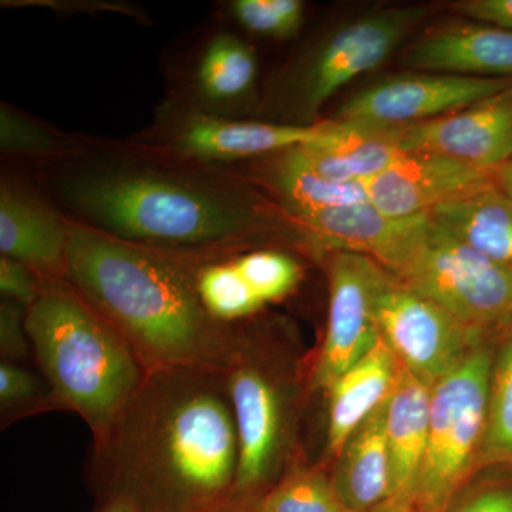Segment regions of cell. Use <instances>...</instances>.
<instances>
[{"mask_svg": "<svg viewBox=\"0 0 512 512\" xmlns=\"http://www.w3.org/2000/svg\"><path fill=\"white\" fill-rule=\"evenodd\" d=\"M238 457L225 372L171 367L147 372L89 466L140 512H234Z\"/></svg>", "mask_w": 512, "mask_h": 512, "instance_id": "obj_1", "label": "cell"}, {"mask_svg": "<svg viewBox=\"0 0 512 512\" xmlns=\"http://www.w3.org/2000/svg\"><path fill=\"white\" fill-rule=\"evenodd\" d=\"M56 165L53 190L73 221L141 247L218 256L279 228L302 237L281 205L224 167L171 163L124 144Z\"/></svg>", "mask_w": 512, "mask_h": 512, "instance_id": "obj_2", "label": "cell"}, {"mask_svg": "<svg viewBox=\"0 0 512 512\" xmlns=\"http://www.w3.org/2000/svg\"><path fill=\"white\" fill-rule=\"evenodd\" d=\"M202 256L141 247L72 220L67 282L119 330L147 372H225L239 323L215 319L202 303L195 285Z\"/></svg>", "mask_w": 512, "mask_h": 512, "instance_id": "obj_3", "label": "cell"}, {"mask_svg": "<svg viewBox=\"0 0 512 512\" xmlns=\"http://www.w3.org/2000/svg\"><path fill=\"white\" fill-rule=\"evenodd\" d=\"M40 372L60 410L76 413L93 439L109 429L147 375L119 330L67 281H45L26 312Z\"/></svg>", "mask_w": 512, "mask_h": 512, "instance_id": "obj_4", "label": "cell"}, {"mask_svg": "<svg viewBox=\"0 0 512 512\" xmlns=\"http://www.w3.org/2000/svg\"><path fill=\"white\" fill-rule=\"evenodd\" d=\"M427 12L420 6L377 10L319 40L279 83L276 107L284 117L282 123L315 124L322 107L357 77L379 67Z\"/></svg>", "mask_w": 512, "mask_h": 512, "instance_id": "obj_5", "label": "cell"}, {"mask_svg": "<svg viewBox=\"0 0 512 512\" xmlns=\"http://www.w3.org/2000/svg\"><path fill=\"white\" fill-rule=\"evenodd\" d=\"M342 128L338 120L302 126L227 119L201 113L174 99L161 107L146 133L124 146L171 163L224 167L323 143L338 136Z\"/></svg>", "mask_w": 512, "mask_h": 512, "instance_id": "obj_6", "label": "cell"}, {"mask_svg": "<svg viewBox=\"0 0 512 512\" xmlns=\"http://www.w3.org/2000/svg\"><path fill=\"white\" fill-rule=\"evenodd\" d=\"M389 272L474 332L512 325V269L458 241L430 215Z\"/></svg>", "mask_w": 512, "mask_h": 512, "instance_id": "obj_7", "label": "cell"}, {"mask_svg": "<svg viewBox=\"0 0 512 512\" xmlns=\"http://www.w3.org/2000/svg\"><path fill=\"white\" fill-rule=\"evenodd\" d=\"M494 353L477 345L431 386L429 446L416 491L423 512H444L483 446Z\"/></svg>", "mask_w": 512, "mask_h": 512, "instance_id": "obj_8", "label": "cell"}, {"mask_svg": "<svg viewBox=\"0 0 512 512\" xmlns=\"http://www.w3.org/2000/svg\"><path fill=\"white\" fill-rule=\"evenodd\" d=\"M241 323L237 350L225 370V380L238 434L235 505L238 510L252 511L259 494L268 493L269 481L281 466L288 439V409L284 387L258 362Z\"/></svg>", "mask_w": 512, "mask_h": 512, "instance_id": "obj_9", "label": "cell"}, {"mask_svg": "<svg viewBox=\"0 0 512 512\" xmlns=\"http://www.w3.org/2000/svg\"><path fill=\"white\" fill-rule=\"evenodd\" d=\"M380 338L397 362L433 386L463 362L481 333L386 271L375 298Z\"/></svg>", "mask_w": 512, "mask_h": 512, "instance_id": "obj_10", "label": "cell"}, {"mask_svg": "<svg viewBox=\"0 0 512 512\" xmlns=\"http://www.w3.org/2000/svg\"><path fill=\"white\" fill-rule=\"evenodd\" d=\"M512 79H477L453 74H400L370 84L342 104L338 121L355 126H413L456 113L511 89Z\"/></svg>", "mask_w": 512, "mask_h": 512, "instance_id": "obj_11", "label": "cell"}, {"mask_svg": "<svg viewBox=\"0 0 512 512\" xmlns=\"http://www.w3.org/2000/svg\"><path fill=\"white\" fill-rule=\"evenodd\" d=\"M386 269L369 256L336 251L329 266V315L313 384L328 392L380 342L375 298Z\"/></svg>", "mask_w": 512, "mask_h": 512, "instance_id": "obj_12", "label": "cell"}, {"mask_svg": "<svg viewBox=\"0 0 512 512\" xmlns=\"http://www.w3.org/2000/svg\"><path fill=\"white\" fill-rule=\"evenodd\" d=\"M406 154H431L497 171L512 158V87L437 119L396 127Z\"/></svg>", "mask_w": 512, "mask_h": 512, "instance_id": "obj_13", "label": "cell"}, {"mask_svg": "<svg viewBox=\"0 0 512 512\" xmlns=\"http://www.w3.org/2000/svg\"><path fill=\"white\" fill-rule=\"evenodd\" d=\"M72 220L16 175L0 181V255L43 281H67Z\"/></svg>", "mask_w": 512, "mask_h": 512, "instance_id": "obj_14", "label": "cell"}, {"mask_svg": "<svg viewBox=\"0 0 512 512\" xmlns=\"http://www.w3.org/2000/svg\"><path fill=\"white\" fill-rule=\"evenodd\" d=\"M494 181L495 171L431 154H404L366 185L377 210L403 218L429 214L444 202Z\"/></svg>", "mask_w": 512, "mask_h": 512, "instance_id": "obj_15", "label": "cell"}, {"mask_svg": "<svg viewBox=\"0 0 512 512\" xmlns=\"http://www.w3.org/2000/svg\"><path fill=\"white\" fill-rule=\"evenodd\" d=\"M291 218L308 244L369 256L389 271L419 237L429 214L390 217L369 201Z\"/></svg>", "mask_w": 512, "mask_h": 512, "instance_id": "obj_16", "label": "cell"}, {"mask_svg": "<svg viewBox=\"0 0 512 512\" xmlns=\"http://www.w3.org/2000/svg\"><path fill=\"white\" fill-rule=\"evenodd\" d=\"M258 59L252 46L232 32L204 40L188 74L187 97L177 99L210 116L238 119L254 99Z\"/></svg>", "mask_w": 512, "mask_h": 512, "instance_id": "obj_17", "label": "cell"}, {"mask_svg": "<svg viewBox=\"0 0 512 512\" xmlns=\"http://www.w3.org/2000/svg\"><path fill=\"white\" fill-rule=\"evenodd\" d=\"M403 62L419 72L512 79V32L484 23L439 29L413 43Z\"/></svg>", "mask_w": 512, "mask_h": 512, "instance_id": "obj_18", "label": "cell"}, {"mask_svg": "<svg viewBox=\"0 0 512 512\" xmlns=\"http://www.w3.org/2000/svg\"><path fill=\"white\" fill-rule=\"evenodd\" d=\"M431 386L399 363L386 402L390 498L416 503L417 485L429 446Z\"/></svg>", "mask_w": 512, "mask_h": 512, "instance_id": "obj_19", "label": "cell"}, {"mask_svg": "<svg viewBox=\"0 0 512 512\" xmlns=\"http://www.w3.org/2000/svg\"><path fill=\"white\" fill-rule=\"evenodd\" d=\"M399 362L380 339L375 348L338 377L328 390L329 456L339 458L356 430L389 399Z\"/></svg>", "mask_w": 512, "mask_h": 512, "instance_id": "obj_20", "label": "cell"}, {"mask_svg": "<svg viewBox=\"0 0 512 512\" xmlns=\"http://www.w3.org/2000/svg\"><path fill=\"white\" fill-rule=\"evenodd\" d=\"M429 215L458 241L512 269V201L495 181L444 202Z\"/></svg>", "mask_w": 512, "mask_h": 512, "instance_id": "obj_21", "label": "cell"}, {"mask_svg": "<svg viewBox=\"0 0 512 512\" xmlns=\"http://www.w3.org/2000/svg\"><path fill=\"white\" fill-rule=\"evenodd\" d=\"M298 151L316 173L339 183H367L406 154L396 128L348 123L332 140L298 147Z\"/></svg>", "mask_w": 512, "mask_h": 512, "instance_id": "obj_22", "label": "cell"}, {"mask_svg": "<svg viewBox=\"0 0 512 512\" xmlns=\"http://www.w3.org/2000/svg\"><path fill=\"white\" fill-rule=\"evenodd\" d=\"M332 483L352 512H367L390 498V456L386 403L350 437Z\"/></svg>", "mask_w": 512, "mask_h": 512, "instance_id": "obj_23", "label": "cell"}, {"mask_svg": "<svg viewBox=\"0 0 512 512\" xmlns=\"http://www.w3.org/2000/svg\"><path fill=\"white\" fill-rule=\"evenodd\" d=\"M265 181L289 217L369 202L366 183L322 177L303 160L298 148L272 157Z\"/></svg>", "mask_w": 512, "mask_h": 512, "instance_id": "obj_24", "label": "cell"}, {"mask_svg": "<svg viewBox=\"0 0 512 512\" xmlns=\"http://www.w3.org/2000/svg\"><path fill=\"white\" fill-rule=\"evenodd\" d=\"M0 151L3 157L56 165L83 156L87 144L2 101Z\"/></svg>", "mask_w": 512, "mask_h": 512, "instance_id": "obj_25", "label": "cell"}, {"mask_svg": "<svg viewBox=\"0 0 512 512\" xmlns=\"http://www.w3.org/2000/svg\"><path fill=\"white\" fill-rule=\"evenodd\" d=\"M232 255L202 256L195 271V285L208 312L234 325L261 311L264 303L238 271Z\"/></svg>", "mask_w": 512, "mask_h": 512, "instance_id": "obj_26", "label": "cell"}, {"mask_svg": "<svg viewBox=\"0 0 512 512\" xmlns=\"http://www.w3.org/2000/svg\"><path fill=\"white\" fill-rule=\"evenodd\" d=\"M252 512H352L332 480L318 470H293L258 501Z\"/></svg>", "mask_w": 512, "mask_h": 512, "instance_id": "obj_27", "label": "cell"}, {"mask_svg": "<svg viewBox=\"0 0 512 512\" xmlns=\"http://www.w3.org/2000/svg\"><path fill=\"white\" fill-rule=\"evenodd\" d=\"M481 451L490 463L512 464V329L494 359Z\"/></svg>", "mask_w": 512, "mask_h": 512, "instance_id": "obj_28", "label": "cell"}, {"mask_svg": "<svg viewBox=\"0 0 512 512\" xmlns=\"http://www.w3.org/2000/svg\"><path fill=\"white\" fill-rule=\"evenodd\" d=\"M232 261L264 306L284 299L302 279L301 265L286 252L244 251L232 255Z\"/></svg>", "mask_w": 512, "mask_h": 512, "instance_id": "obj_29", "label": "cell"}, {"mask_svg": "<svg viewBox=\"0 0 512 512\" xmlns=\"http://www.w3.org/2000/svg\"><path fill=\"white\" fill-rule=\"evenodd\" d=\"M60 410L46 380L18 363H0V417L8 427L23 417Z\"/></svg>", "mask_w": 512, "mask_h": 512, "instance_id": "obj_30", "label": "cell"}, {"mask_svg": "<svg viewBox=\"0 0 512 512\" xmlns=\"http://www.w3.org/2000/svg\"><path fill=\"white\" fill-rule=\"evenodd\" d=\"M229 12L242 29L269 39H292L305 22L301 0H234Z\"/></svg>", "mask_w": 512, "mask_h": 512, "instance_id": "obj_31", "label": "cell"}, {"mask_svg": "<svg viewBox=\"0 0 512 512\" xmlns=\"http://www.w3.org/2000/svg\"><path fill=\"white\" fill-rule=\"evenodd\" d=\"M26 312L28 309L18 303L5 301L0 303V353L2 362L23 365L32 355V346L26 330Z\"/></svg>", "mask_w": 512, "mask_h": 512, "instance_id": "obj_32", "label": "cell"}, {"mask_svg": "<svg viewBox=\"0 0 512 512\" xmlns=\"http://www.w3.org/2000/svg\"><path fill=\"white\" fill-rule=\"evenodd\" d=\"M43 284L45 281L28 266L0 256V293L5 301L29 309L42 295Z\"/></svg>", "mask_w": 512, "mask_h": 512, "instance_id": "obj_33", "label": "cell"}, {"mask_svg": "<svg viewBox=\"0 0 512 512\" xmlns=\"http://www.w3.org/2000/svg\"><path fill=\"white\" fill-rule=\"evenodd\" d=\"M456 8L484 25L512 32V0H467Z\"/></svg>", "mask_w": 512, "mask_h": 512, "instance_id": "obj_34", "label": "cell"}, {"mask_svg": "<svg viewBox=\"0 0 512 512\" xmlns=\"http://www.w3.org/2000/svg\"><path fill=\"white\" fill-rule=\"evenodd\" d=\"M457 512H512V487H497L474 495Z\"/></svg>", "mask_w": 512, "mask_h": 512, "instance_id": "obj_35", "label": "cell"}, {"mask_svg": "<svg viewBox=\"0 0 512 512\" xmlns=\"http://www.w3.org/2000/svg\"><path fill=\"white\" fill-rule=\"evenodd\" d=\"M367 512H423L420 510L419 505L414 503V501H400L393 500V498H389V500L384 501V503L377 505L376 508Z\"/></svg>", "mask_w": 512, "mask_h": 512, "instance_id": "obj_36", "label": "cell"}, {"mask_svg": "<svg viewBox=\"0 0 512 512\" xmlns=\"http://www.w3.org/2000/svg\"><path fill=\"white\" fill-rule=\"evenodd\" d=\"M495 185L512 201V158L495 171Z\"/></svg>", "mask_w": 512, "mask_h": 512, "instance_id": "obj_37", "label": "cell"}, {"mask_svg": "<svg viewBox=\"0 0 512 512\" xmlns=\"http://www.w3.org/2000/svg\"><path fill=\"white\" fill-rule=\"evenodd\" d=\"M100 512H140L136 505L124 498H111L107 500Z\"/></svg>", "mask_w": 512, "mask_h": 512, "instance_id": "obj_38", "label": "cell"}, {"mask_svg": "<svg viewBox=\"0 0 512 512\" xmlns=\"http://www.w3.org/2000/svg\"><path fill=\"white\" fill-rule=\"evenodd\" d=\"M234 512H252V511H242V510H237V511H234Z\"/></svg>", "mask_w": 512, "mask_h": 512, "instance_id": "obj_39", "label": "cell"}]
</instances>
